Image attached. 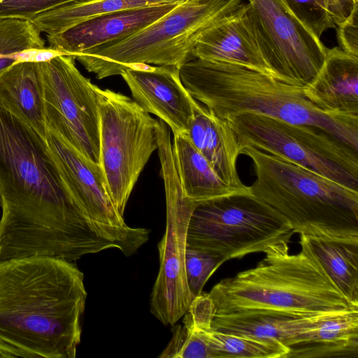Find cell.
Masks as SVG:
<instances>
[{
    "instance_id": "1",
    "label": "cell",
    "mask_w": 358,
    "mask_h": 358,
    "mask_svg": "<svg viewBox=\"0 0 358 358\" xmlns=\"http://www.w3.org/2000/svg\"><path fill=\"white\" fill-rule=\"evenodd\" d=\"M0 261L46 256L74 262L113 248L80 208L45 140L0 101Z\"/></svg>"
},
{
    "instance_id": "2",
    "label": "cell",
    "mask_w": 358,
    "mask_h": 358,
    "mask_svg": "<svg viewBox=\"0 0 358 358\" xmlns=\"http://www.w3.org/2000/svg\"><path fill=\"white\" fill-rule=\"evenodd\" d=\"M87 295L73 262L0 261V358H75Z\"/></svg>"
},
{
    "instance_id": "3",
    "label": "cell",
    "mask_w": 358,
    "mask_h": 358,
    "mask_svg": "<svg viewBox=\"0 0 358 358\" xmlns=\"http://www.w3.org/2000/svg\"><path fill=\"white\" fill-rule=\"evenodd\" d=\"M189 94L218 117L249 112L320 128L358 151V116L317 108L303 88L242 65L192 57L179 68Z\"/></svg>"
},
{
    "instance_id": "4",
    "label": "cell",
    "mask_w": 358,
    "mask_h": 358,
    "mask_svg": "<svg viewBox=\"0 0 358 358\" xmlns=\"http://www.w3.org/2000/svg\"><path fill=\"white\" fill-rule=\"evenodd\" d=\"M299 236V253H289V241H279L264 250L256 266L216 284L208 293L215 315L271 311L310 316L357 310Z\"/></svg>"
},
{
    "instance_id": "5",
    "label": "cell",
    "mask_w": 358,
    "mask_h": 358,
    "mask_svg": "<svg viewBox=\"0 0 358 358\" xmlns=\"http://www.w3.org/2000/svg\"><path fill=\"white\" fill-rule=\"evenodd\" d=\"M256 180L250 192L290 224L294 233L358 239V191L308 169L249 147Z\"/></svg>"
},
{
    "instance_id": "6",
    "label": "cell",
    "mask_w": 358,
    "mask_h": 358,
    "mask_svg": "<svg viewBox=\"0 0 358 358\" xmlns=\"http://www.w3.org/2000/svg\"><path fill=\"white\" fill-rule=\"evenodd\" d=\"M245 0H186L133 35L73 55L97 79L142 64L180 67L200 34Z\"/></svg>"
},
{
    "instance_id": "7",
    "label": "cell",
    "mask_w": 358,
    "mask_h": 358,
    "mask_svg": "<svg viewBox=\"0 0 358 358\" xmlns=\"http://www.w3.org/2000/svg\"><path fill=\"white\" fill-rule=\"evenodd\" d=\"M289 222L250 191L200 201L188 224L187 246L223 257L226 261L264 252L289 241Z\"/></svg>"
},
{
    "instance_id": "8",
    "label": "cell",
    "mask_w": 358,
    "mask_h": 358,
    "mask_svg": "<svg viewBox=\"0 0 358 358\" xmlns=\"http://www.w3.org/2000/svg\"><path fill=\"white\" fill-rule=\"evenodd\" d=\"M225 120L238 147L283 158L358 191V152L324 130L249 112Z\"/></svg>"
},
{
    "instance_id": "9",
    "label": "cell",
    "mask_w": 358,
    "mask_h": 358,
    "mask_svg": "<svg viewBox=\"0 0 358 358\" xmlns=\"http://www.w3.org/2000/svg\"><path fill=\"white\" fill-rule=\"evenodd\" d=\"M99 164L110 199L123 215L140 173L158 148L159 121L133 99L100 89Z\"/></svg>"
},
{
    "instance_id": "10",
    "label": "cell",
    "mask_w": 358,
    "mask_h": 358,
    "mask_svg": "<svg viewBox=\"0 0 358 358\" xmlns=\"http://www.w3.org/2000/svg\"><path fill=\"white\" fill-rule=\"evenodd\" d=\"M157 150L166 193V225L158 245L159 270L151 294L150 311L163 324L173 325L194 299L186 280L185 255L189 221L200 201L184 193L169 131L159 133Z\"/></svg>"
},
{
    "instance_id": "11",
    "label": "cell",
    "mask_w": 358,
    "mask_h": 358,
    "mask_svg": "<svg viewBox=\"0 0 358 358\" xmlns=\"http://www.w3.org/2000/svg\"><path fill=\"white\" fill-rule=\"evenodd\" d=\"M75 60L71 55H59L39 62L46 124L100 164V88L79 71Z\"/></svg>"
},
{
    "instance_id": "12",
    "label": "cell",
    "mask_w": 358,
    "mask_h": 358,
    "mask_svg": "<svg viewBox=\"0 0 358 358\" xmlns=\"http://www.w3.org/2000/svg\"><path fill=\"white\" fill-rule=\"evenodd\" d=\"M274 77L303 88L322 69L327 48L292 12L284 0H246Z\"/></svg>"
},
{
    "instance_id": "13",
    "label": "cell",
    "mask_w": 358,
    "mask_h": 358,
    "mask_svg": "<svg viewBox=\"0 0 358 358\" xmlns=\"http://www.w3.org/2000/svg\"><path fill=\"white\" fill-rule=\"evenodd\" d=\"M45 142L64 185L83 212L131 256L149 239L150 230L129 227L115 207L100 164L78 151L47 127Z\"/></svg>"
},
{
    "instance_id": "14",
    "label": "cell",
    "mask_w": 358,
    "mask_h": 358,
    "mask_svg": "<svg viewBox=\"0 0 358 358\" xmlns=\"http://www.w3.org/2000/svg\"><path fill=\"white\" fill-rule=\"evenodd\" d=\"M133 100L146 113L157 116L173 134H185L198 102L183 85L179 68L142 64L124 71Z\"/></svg>"
},
{
    "instance_id": "15",
    "label": "cell",
    "mask_w": 358,
    "mask_h": 358,
    "mask_svg": "<svg viewBox=\"0 0 358 358\" xmlns=\"http://www.w3.org/2000/svg\"><path fill=\"white\" fill-rule=\"evenodd\" d=\"M192 55L213 62L242 65L274 77L245 1L200 34Z\"/></svg>"
},
{
    "instance_id": "16",
    "label": "cell",
    "mask_w": 358,
    "mask_h": 358,
    "mask_svg": "<svg viewBox=\"0 0 358 358\" xmlns=\"http://www.w3.org/2000/svg\"><path fill=\"white\" fill-rule=\"evenodd\" d=\"M178 3L122 10L99 15L60 33L47 35L49 46L75 55L122 41L162 17Z\"/></svg>"
},
{
    "instance_id": "17",
    "label": "cell",
    "mask_w": 358,
    "mask_h": 358,
    "mask_svg": "<svg viewBox=\"0 0 358 358\" xmlns=\"http://www.w3.org/2000/svg\"><path fill=\"white\" fill-rule=\"evenodd\" d=\"M184 134L224 183L237 192L250 191L238 176L239 147L227 120L198 103Z\"/></svg>"
},
{
    "instance_id": "18",
    "label": "cell",
    "mask_w": 358,
    "mask_h": 358,
    "mask_svg": "<svg viewBox=\"0 0 358 358\" xmlns=\"http://www.w3.org/2000/svg\"><path fill=\"white\" fill-rule=\"evenodd\" d=\"M357 89L358 56L334 47L327 49L322 69L303 92L321 111L358 116Z\"/></svg>"
},
{
    "instance_id": "19",
    "label": "cell",
    "mask_w": 358,
    "mask_h": 358,
    "mask_svg": "<svg viewBox=\"0 0 358 358\" xmlns=\"http://www.w3.org/2000/svg\"><path fill=\"white\" fill-rule=\"evenodd\" d=\"M334 313H337L298 316L271 311H248L215 315L211 329L225 334L277 341L289 349L302 333Z\"/></svg>"
},
{
    "instance_id": "20",
    "label": "cell",
    "mask_w": 358,
    "mask_h": 358,
    "mask_svg": "<svg viewBox=\"0 0 358 358\" xmlns=\"http://www.w3.org/2000/svg\"><path fill=\"white\" fill-rule=\"evenodd\" d=\"M0 101L45 140L47 124L39 63H15L0 76Z\"/></svg>"
},
{
    "instance_id": "21",
    "label": "cell",
    "mask_w": 358,
    "mask_h": 358,
    "mask_svg": "<svg viewBox=\"0 0 358 358\" xmlns=\"http://www.w3.org/2000/svg\"><path fill=\"white\" fill-rule=\"evenodd\" d=\"M358 357V309L331 314L302 333L287 358Z\"/></svg>"
},
{
    "instance_id": "22",
    "label": "cell",
    "mask_w": 358,
    "mask_h": 358,
    "mask_svg": "<svg viewBox=\"0 0 358 358\" xmlns=\"http://www.w3.org/2000/svg\"><path fill=\"white\" fill-rule=\"evenodd\" d=\"M301 235L342 294L358 306V239Z\"/></svg>"
},
{
    "instance_id": "23",
    "label": "cell",
    "mask_w": 358,
    "mask_h": 358,
    "mask_svg": "<svg viewBox=\"0 0 358 358\" xmlns=\"http://www.w3.org/2000/svg\"><path fill=\"white\" fill-rule=\"evenodd\" d=\"M173 153L185 194L202 201L238 192L215 172L184 134H173Z\"/></svg>"
},
{
    "instance_id": "24",
    "label": "cell",
    "mask_w": 358,
    "mask_h": 358,
    "mask_svg": "<svg viewBox=\"0 0 358 358\" xmlns=\"http://www.w3.org/2000/svg\"><path fill=\"white\" fill-rule=\"evenodd\" d=\"M186 0H98L73 2L43 13L31 22L41 33H60L85 20L122 10L180 3Z\"/></svg>"
},
{
    "instance_id": "25",
    "label": "cell",
    "mask_w": 358,
    "mask_h": 358,
    "mask_svg": "<svg viewBox=\"0 0 358 358\" xmlns=\"http://www.w3.org/2000/svg\"><path fill=\"white\" fill-rule=\"evenodd\" d=\"M194 330L207 343L214 358H287L289 352L287 346L277 341L225 334L212 329Z\"/></svg>"
},
{
    "instance_id": "26",
    "label": "cell",
    "mask_w": 358,
    "mask_h": 358,
    "mask_svg": "<svg viewBox=\"0 0 358 358\" xmlns=\"http://www.w3.org/2000/svg\"><path fill=\"white\" fill-rule=\"evenodd\" d=\"M295 16L320 38L343 22L356 3L353 0H284Z\"/></svg>"
},
{
    "instance_id": "27",
    "label": "cell",
    "mask_w": 358,
    "mask_h": 358,
    "mask_svg": "<svg viewBox=\"0 0 358 358\" xmlns=\"http://www.w3.org/2000/svg\"><path fill=\"white\" fill-rule=\"evenodd\" d=\"M45 47L41 32L31 22L0 20V76L15 63L20 62L26 50Z\"/></svg>"
},
{
    "instance_id": "28",
    "label": "cell",
    "mask_w": 358,
    "mask_h": 358,
    "mask_svg": "<svg viewBox=\"0 0 358 358\" xmlns=\"http://www.w3.org/2000/svg\"><path fill=\"white\" fill-rule=\"evenodd\" d=\"M226 259L217 255L187 246L185 255L186 280L192 296L195 298L212 274Z\"/></svg>"
},
{
    "instance_id": "29",
    "label": "cell",
    "mask_w": 358,
    "mask_h": 358,
    "mask_svg": "<svg viewBox=\"0 0 358 358\" xmlns=\"http://www.w3.org/2000/svg\"><path fill=\"white\" fill-rule=\"evenodd\" d=\"M160 358H214L203 337L186 322L175 328L173 335Z\"/></svg>"
},
{
    "instance_id": "30",
    "label": "cell",
    "mask_w": 358,
    "mask_h": 358,
    "mask_svg": "<svg viewBox=\"0 0 358 358\" xmlns=\"http://www.w3.org/2000/svg\"><path fill=\"white\" fill-rule=\"evenodd\" d=\"M76 0H0V20L31 22L41 14L73 3Z\"/></svg>"
},
{
    "instance_id": "31",
    "label": "cell",
    "mask_w": 358,
    "mask_h": 358,
    "mask_svg": "<svg viewBox=\"0 0 358 358\" xmlns=\"http://www.w3.org/2000/svg\"><path fill=\"white\" fill-rule=\"evenodd\" d=\"M215 312V306L208 293L201 292L192 300L183 322L194 329H211Z\"/></svg>"
},
{
    "instance_id": "32",
    "label": "cell",
    "mask_w": 358,
    "mask_h": 358,
    "mask_svg": "<svg viewBox=\"0 0 358 358\" xmlns=\"http://www.w3.org/2000/svg\"><path fill=\"white\" fill-rule=\"evenodd\" d=\"M337 26L339 48L358 56V3L354 6L347 19Z\"/></svg>"
},
{
    "instance_id": "33",
    "label": "cell",
    "mask_w": 358,
    "mask_h": 358,
    "mask_svg": "<svg viewBox=\"0 0 358 358\" xmlns=\"http://www.w3.org/2000/svg\"><path fill=\"white\" fill-rule=\"evenodd\" d=\"M77 2H90V1H94L98 0H76Z\"/></svg>"
},
{
    "instance_id": "34",
    "label": "cell",
    "mask_w": 358,
    "mask_h": 358,
    "mask_svg": "<svg viewBox=\"0 0 358 358\" xmlns=\"http://www.w3.org/2000/svg\"><path fill=\"white\" fill-rule=\"evenodd\" d=\"M355 2L358 3V0H353Z\"/></svg>"
},
{
    "instance_id": "35",
    "label": "cell",
    "mask_w": 358,
    "mask_h": 358,
    "mask_svg": "<svg viewBox=\"0 0 358 358\" xmlns=\"http://www.w3.org/2000/svg\"><path fill=\"white\" fill-rule=\"evenodd\" d=\"M0 209H1V203H0Z\"/></svg>"
}]
</instances>
